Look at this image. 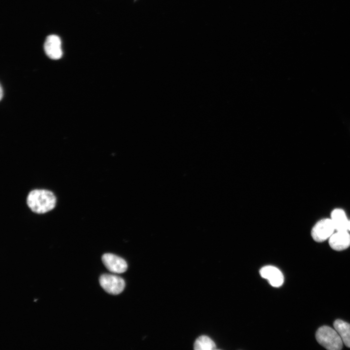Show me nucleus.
<instances>
[{
    "label": "nucleus",
    "instance_id": "obj_7",
    "mask_svg": "<svg viewBox=\"0 0 350 350\" xmlns=\"http://www.w3.org/2000/svg\"><path fill=\"white\" fill-rule=\"evenodd\" d=\"M262 277L267 279L269 283L274 287L280 286L284 281V277L281 271L277 267L267 265L262 267L260 271Z\"/></svg>",
    "mask_w": 350,
    "mask_h": 350
},
{
    "label": "nucleus",
    "instance_id": "obj_5",
    "mask_svg": "<svg viewBox=\"0 0 350 350\" xmlns=\"http://www.w3.org/2000/svg\"><path fill=\"white\" fill-rule=\"evenodd\" d=\"M102 262L105 267L114 273H122L127 269V264L122 258L111 253L104 254L102 257Z\"/></svg>",
    "mask_w": 350,
    "mask_h": 350
},
{
    "label": "nucleus",
    "instance_id": "obj_13",
    "mask_svg": "<svg viewBox=\"0 0 350 350\" xmlns=\"http://www.w3.org/2000/svg\"><path fill=\"white\" fill-rule=\"evenodd\" d=\"M348 230L350 231V222H349V229H348Z\"/></svg>",
    "mask_w": 350,
    "mask_h": 350
},
{
    "label": "nucleus",
    "instance_id": "obj_6",
    "mask_svg": "<svg viewBox=\"0 0 350 350\" xmlns=\"http://www.w3.org/2000/svg\"><path fill=\"white\" fill-rule=\"evenodd\" d=\"M44 48L46 55L51 59L56 60L62 57L61 42L56 35H52L47 36Z\"/></svg>",
    "mask_w": 350,
    "mask_h": 350
},
{
    "label": "nucleus",
    "instance_id": "obj_1",
    "mask_svg": "<svg viewBox=\"0 0 350 350\" xmlns=\"http://www.w3.org/2000/svg\"><path fill=\"white\" fill-rule=\"evenodd\" d=\"M56 198L52 192L42 189L31 191L27 197V204L33 212L44 213L52 209L55 205Z\"/></svg>",
    "mask_w": 350,
    "mask_h": 350
},
{
    "label": "nucleus",
    "instance_id": "obj_11",
    "mask_svg": "<svg viewBox=\"0 0 350 350\" xmlns=\"http://www.w3.org/2000/svg\"><path fill=\"white\" fill-rule=\"evenodd\" d=\"M193 349L195 350H213L216 349V345L210 337L202 335L195 340Z\"/></svg>",
    "mask_w": 350,
    "mask_h": 350
},
{
    "label": "nucleus",
    "instance_id": "obj_8",
    "mask_svg": "<svg viewBox=\"0 0 350 350\" xmlns=\"http://www.w3.org/2000/svg\"><path fill=\"white\" fill-rule=\"evenodd\" d=\"M331 247L336 251H341L350 246V234L348 230L336 231L329 238Z\"/></svg>",
    "mask_w": 350,
    "mask_h": 350
},
{
    "label": "nucleus",
    "instance_id": "obj_9",
    "mask_svg": "<svg viewBox=\"0 0 350 350\" xmlns=\"http://www.w3.org/2000/svg\"><path fill=\"white\" fill-rule=\"evenodd\" d=\"M331 219L336 231L348 230L350 221L343 210L336 209L333 210Z\"/></svg>",
    "mask_w": 350,
    "mask_h": 350
},
{
    "label": "nucleus",
    "instance_id": "obj_4",
    "mask_svg": "<svg viewBox=\"0 0 350 350\" xmlns=\"http://www.w3.org/2000/svg\"><path fill=\"white\" fill-rule=\"evenodd\" d=\"M335 228L331 219L325 218L318 221L312 229L311 235L317 242H322L332 236Z\"/></svg>",
    "mask_w": 350,
    "mask_h": 350
},
{
    "label": "nucleus",
    "instance_id": "obj_3",
    "mask_svg": "<svg viewBox=\"0 0 350 350\" xmlns=\"http://www.w3.org/2000/svg\"><path fill=\"white\" fill-rule=\"evenodd\" d=\"M99 282L105 291L112 295L120 294L125 287V282L123 279L111 274L102 275L99 278Z\"/></svg>",
    "mask_w": 350,
    "mask_h": 350
},
{
    "label": "nucleus",
    "instance_id": "obj_12",
    "mask_svg": "<svg viewBox=\"0 0 350 350\" xmlns=\"http://www.w3.org/2000/svg\"><path fill=\"white\" fill-rule=\"evenodd\" d=\"M0 100H1V99H2V93H3L2 88L1 86L0 87Z\"/></svg>",
    "mask_w": 350,
    "mask_h": 350
},
{
    "label": "nucleus",
    "instance_id": "obj_2",
    "mask_svg": "<svg viewBox=\"0 0 350 350\" xmlns=\"http://www.w3.org/2000/svg\"><path fill=\"white\" fill-rule=\"evenodd\" d=\"M315 337L318 343L329 350H340L343 341L337 332L332 328L323 326L316 331Z\"/></svg>",
    "mask_w": 350,
    "mask_h": 350
},
{
    "label": "nucleus",
    "instance_id": "obj_10",
    "mask_svg": "<svg viewBox=\"0 0 350 350\" xmlns=\"http://www.w3.org/2000/svg\"><path fill=\"white\" fill-rule=\"evenodd\" d=\"M333 326L345 346L350 348V324L343 320L337 319L334 321Z\"/></svg>",
    "mask_w": 350,
    "mask_h": 350
}]
</instances>
